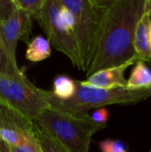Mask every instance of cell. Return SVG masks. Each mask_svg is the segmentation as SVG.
Segmentation results:
<instances>
[{"label":"cell","instance_id":"1","mask_svg":"<svg viewBox=\"0 0 151 152\" xmlns=\"http://www.w3.org/2000/svg\"><path fill=\"white\" fill-rule=\"evenodd\" d=\"M145 12V0H112L102 20L95 53L86 77L92 74L136 62L133 47L137 22Z\"/></svg>","mask_w":151,"mask_h":152},{"label":"cell","instance_id":"2","mask_svg":"<svg viewBox=\"0 0 151 152\" xmlns=\"http://www.w3.org/2000/svg\"><path fill=\"white\" fill-rule=\"evenodd\" d=\"M112 0H61V12L76 39L79 69L87 71L93 61L103 18Z\"/></svg>","mask_w":151,"mask_h":152},{"label":"cell","instance_id":"3","mask_svg":"<svg viewBox=\"0 0 151 152\" xmlns=\"http://www.w3.org/2000/svg\"><path fill=\"white\" fill-rule=\"evenodd\" d=\"M151 97V87L131 89L128 87L96 88L84 86L76 80V91L69 100H59L52 91L45 92L48 107L74 115H86L92 109L104 108L108 105H130L146 101Z\"/></svg>","mask_w":151,"mask_h":152},{"label":"cell","instance_id":"4","mask_svg":"<svg viewBox=\"0 0 151 152\" xmlns=\"http://www.w3.org/2000/svg\"><path fill=\"white\" fill-rule=\"evenodd\" d=\"M32 122L69 152H89L93 134L107 127L93 122L89 114L74 115L51 107L44 109Z\"/></svg>","mask_w":151,"mask_h":152},{"label":"cell","instance_id":"5","mask_svg":"<svg viewBox=\"0 0 151 152\" xmlns=\"http://www.w3.org/2000/svg\"><path fill=\"white\" fill-rule=\"evenodd\" d=\"M37 22L47 36V40L57 51L65 54L79 69L78 51L72 29L62 14L61 0H45Z\"/></svg>","mask_w":151,"mask_h":152},{"label":"cell","instance_id":"6","mask_svg":"<svg viewBox=\"0 0 151 152\" xmlns=\"http://www.w3.org/2000/svg\"><path fill=\"white\" fill-rule=\"evenodd\" d=\"M45 92L28 78L19 79L0 74V99L30 120L48 107Z\"/></svg>","mask_w":151,"mask_h":152},{"label":"cell","instance_id":"7","mask_svg":"<svg viewBox=\"0 0 151 152\" xmlns=\"http://www.w3.org/2000/svg\"><path fill=\"white\" fill-rule=\"evenodd\" d=\"M33 122L0 99V138L10 146L37 145Z\"/></svg>","mask_w":151,"mask_h":152},{"label":"cell","instance_id":"8","mask_svg":"<svg viewBox=\"0 0 151 152\" xmlns=\"http://www.w3.org/2000/svg\"><path fill=\"white\" fill-rule=\"evenodd\" d=\"M32 29V19L23 11L17 8L12 17L0 24V35L6 53L12 63L18 67L16 61V48L19 40L29 43Z\"/></svg>","mask_w":151,"mask_h":152},{"label":"cell","instance_id":"9","mask_svg":"<svg viewBox=\"0 0 151 152\" xmlns=\"http://www.w3.org/2000/svg\"><path fill=\"white\" fill-rule=\"evenodd\" d=\"M133 64H134V62H128L120 66L97 71L87 77V79L80 81V83L84 86L104 89L127 87V79L125 77V73Z\"/></svg>","mask_w":151,"mask_h":152},{"label":"cell","instance_id":"10","mask_svg":"<svg viewBox=\"0 0 151 152\" xmlns=\"http://www.w3.org/2000/svg\"><path fill=\"white\" fill-rule=\"evenodd\" d=\"M150 30L151 17L145 12L137 22L133 38V47L138 61L145 63H151Z\"/></svg>","mask_w":151,"mask_h":152},{"label":"cell","instance_id":"11","mask_svg":"<svg viewBox=\"0 0 151 152\" xmlns=\"http://www.w3.org/2000/svg\"><path fill=\"white\" fill-rule=\"evenodd\" d=\"M52 53L49 41L41 36L33 37L28 44L26 59L32 62H38L46 60Z\"/></svg>","mask_w":151,"mask_h":152},{"label":"cell","instance_id":"12","mask_svg":"<svg viewBox=\"0 0 151 152\" xmlns=\"http://www.w3.org/2000/svg\"><path fill=\"white\" fill-rule=\"evenodd\" d=\"M127 87L131 89H144L151 87V69L148 65L142 61H136L129 78Z\"/></svg>","mask_w":151,"mask_h":152},{"label":"cell","instance_id":"13","mask_svg":"<svg viewBox=\"0 0 151 152\" xmlns=\"http://www.w3.org/2000/svg\"><path fill=\"white\" fill-rule=\"evenodd\" d=\"M76 91V80L66 75L57 76L53 81V94L59 100L70 99Z\"/></svg>","mask_w":151,"mask_h":152},{"label":"cell","instance_id":"14","mask_svg":"<svg viewBox=\"0 0 151 152\" xmlns=\"http://www.w3.org/2000/svg\"><path fill=\"white\" fill-rule=\"evenodd\" d=\"M33 133L41 152H69L59 142L35 124L33 126Z\"/></svg>","mask_w":151,"mask_h":152},{"label":"cell","instance_id":"15","mask_svg":"<svg viewBox=\"0 0 151 152\" xmlns=\"http://www.w3.org/2000/svg\"><path fill=\"white\" fill-rule=\"evenodd\" d=\"M0 74L19 78V79H25L27 77L25 74L19 69V67L14 66L6 53L4 45L3 43L1 35H0Z\"/></svg>","mask_w":151,"mask_h":152},{"label":"cell","instance_id":"16","mask_svg":"<svg viewBox=\"0 0 151 152\" xmlns=\"http://www.w3.org/2000/svg\"><path fill=\"white\" fill-rule=\"evenodd\" d=\"M17 8L26 12L31 19L36 20L40 16L45 0H14Z\"/></svg>","mask_w":151,"mask_h":152},{"label":"cell","instance_id":"17","mask_svg":"<svg viewBox=\"0 0 151 152\" xmlns=\"http://www.w3.org/2000/svg\"><path fill=\"white\" fill-rule=\"evenodd\" d=\"M16 9L14 0H0V24L8 20Z\"/></svg>","mask_w":151,"mask_h":152},{"label":"cell","instance_id":"18","mask_svg":"<svg viewBox=\"0 0 151 152\" xmlns=\"http://www.w3.org/2000/svg\"><path fill=\"white\" fill-rule=\"evenodd\" d=\"M99 146L101 152H127L125 146L120 141L106 139L100 142Z\"/></svg>","mask_w":151,"mask_h":152},{"label":"cell","instance_id":"19","mask_svg":"<svg viewBox=\"0 0 151 152\" xmlns=\"http://www.w3.org/2000/svg\"><path fill=\"white\" fill-rule=\"evenodd\" d=\"M91 118L93 122L99 125H107V121L109 118V112L106 108H99L93 111Z\"/></svg>","mask_w":151,"mask_h":152},{"label":"cell","instance_id":"20","mask_svg":"<svg viewBox=\"0 0 151 152\" xmlns=\"http://www.w3.org/2000/svg\"><path fill=\"white\" fill-rule=\"evenodd\" d=\"M12 152H41L39 149V145H30V144H23L19 146H11Z\"/></svg>","mask_w":151,"mask_h":152},{"label":"cell","instance_id":"21","mask_svg":"<svg viewBox=\"0 0 151 152\" xmlns=\"http://www.w3.org/2000/svg\"><path fill=\"white\" fill-rule=\"evenodd\" d=\"M0 152H12L11 146L0 138Z\"/></svg>","mask_w":151,"mask_h":152},{"label":"cell","instance_id":"22","mask_svg":"<svg viewBox=\"0 0 151 152\" xmlns=\"http://www.w3.org/2000/svg\"><path fill=\"white\" fill-rule=\"evenodd\" d=\"M145 12L151 17V0H145Z\"/></svg>","mask_w":151,"mask_h":152},{"label":"cell","instance_id":"23","mask_svg":"<svg viewBox=\"0 0 151 152\" xmlns=\"http://www.w3.org/2000/svg\"><path fill=\"white\" fill-rule=\"evenodd\" d=\"M150 50H151V30H150Z\"/></svg>","mask_w":151,"mask_h":152},{"label":"cell","instance_id":"24","mask_svg":"<svg viewBox=\"0 0 151 152\" xmlns=\"http://www.w3.org/2000/svg\"><path fill=\"white\" fill-rule=\"evenodd\" d=\"M150 152H151V148H150Z\"/></svg>","mask_w":151,"mask_h":152}]
</instances>
